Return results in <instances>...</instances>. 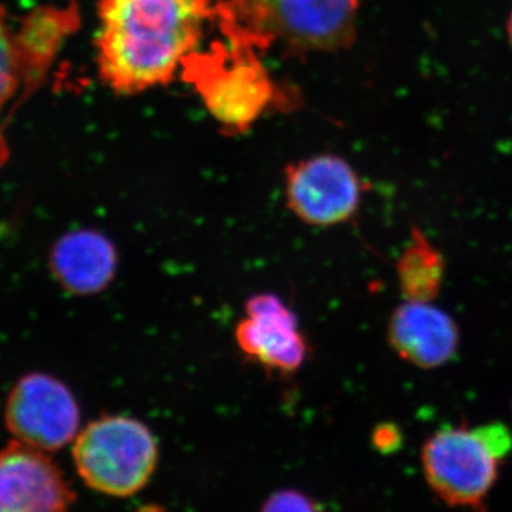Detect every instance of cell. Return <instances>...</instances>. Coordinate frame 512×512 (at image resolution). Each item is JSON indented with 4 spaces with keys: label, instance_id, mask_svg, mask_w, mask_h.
I'll return each mask as SVG.
<instances>
[{
    "label": "cell",
    "instance_id": "obj_9",
    "mask_svg": "<svg viewBox=\"0 0 512 512\" xmlns=\"http://www.w3.org/2000/svg\"><path fill=\"white\" fill-rule=\"evenodd\" d=\"M235 340L248 360L278 375L298 372L308 359V342L298 318L274 293L248 299Z\"/></svg>",
    "mask_w": 512,
    "mask_h": 512
},
{
    "label": "cell",
    "instance_id": "obj_13",
    "mask_svg": "<svg viewBox=\"0 0 512 512\" xmlns=\"http://www.w3.org/2000/svg\"><path fill=\"white\" fill-rule=\"evenodd\" d=\"M397 278L406 301L433 302L440 293L444 258L419 229H413L412 239L397 261Z\"/></svg>",
    "mask_w": 512,
    "mask_h": 512
},
{
    "label": "cell",
    "instance_id": "obj_14",
    "mask_svg": "<svg viewBox=\"0 0 512 512\" xmlns=\"http://www.w3.org/2000/svg\"><path fill=\"white\" fill-rule=\"evenodd\" d=\"M259 512H323L311 495L295 488H282L269 495Z\"/></svg>",
    "mask_w": 512,
    "mask_h": 512
},
{
    "label": "cell",
    "instance_id": "obj_12",
    "mask_svg": "<svg viewBox=\"0 0 512 512\" xmlns=\"http://www.w3.org/2000/svg\"><path fill=\"white\" fill-rule=\"evenodd\" d=\"M117 265L113 242L92 229L64 235L50 254L57 281L74 295H94L106 289L116 276Z\"/></svg>",
    "mask_w": 512,
    "mask_h": 512
},
{
    "label": "cell",
    "instance_id": "obj_3",
    "mask_svg": "<svg viewBox=\"0 0 512 512\" xmlns=\"http://www.w3.org/2000/svg\"><path fill=\"white\" fill-rule=\"evenodd\" d=\"M180 74L228 136L247 133L268 111L291 110L301 103L298 93L274 80L262 53L224 37L195 50Z\"/></svg>",
    "mask_w": 512,
    "mask_h": 512
},
{
    "label": "cell",
    "instance_id": "obj_8",
    "mask_svg": "<svg viewBox=\"0 0 512 512\" xmlns=\"http://www.w3.org/2000/svg\"><path fill=\"white\" fill-rule=\"evenodd\" d=\"M13 440L37 450L56 451L80 433V407L66 384L47 375L23 377L6 404Z\"/></svg>",
    "mask_w": 512,
    "mask_h": 512
},
{
    "label": "cell",
    "instance_id": "obj_11",
    "mask_svg": "<svg viewBox=\"0 0 512 512\" xmlns=\"http://www.w3.org/2000/svg\"><path fill=\"white\" fill-rule=\"evenodd\" d=\"M387 338L397 355L421 369L446 365L460 342L454 320L431 302L407 301L399 306L390 319Z\"/></svg>",
    "mask_w": 512,
    "mask_h": 512
},
{
    "label": "cell",
    "instance_id": "obj_4",
    "mask_svg": "<svg viewBox=\"0 0 512 512\" xmlns=\"http://www.w3.org/2000/svg\"><path fill=\"white\" fill-rule=\"evenodd\" d=\"M511 451L512 434L503 423L443 427L424 443L421 464L441 501L478 511Z\"/></svg>",
    "mask_w": 512,
    "mask_h": 512
},
{
    "label": "cell",
    "instance_id": "obj_1",
    "mask_svg": "<svg viewBox=\"0 0 512 512\" xmlns=\"http://www.w3.org/2000/svg\"><path fill=\"white\" fill-rule=\"evenodd\" d=\"M217 0H97L94 39L101 82L136 96L173 82L214 23Z\"/></svg>",
    "mask_w": 512,
    "mask_h": 512
},
{
    "label": "cell",
    "instance_id": "obj_5",
    "mask_svg": "<svg viewBox=\"0 0 512 512\" xmlns=\"http://www.w3.org/2000/svg\"><path fill=\"white\" fill-rule=\"evenodd\" d=\"M79 25L76 0L64 8L33 10L18 25L0 5V168L9 158L5 126L10 113L45 80L64 40Z\"/></svg>",
    "mask_w": 512,
    "mask_h": 512
},
{
    "label": "cell",
    "instance_id": "obj_7",
    "mask_svg": "<svg viewBox=\"0 0 512 512\" xmlns=\"http://www.w3.org/2000/svg\"><path fill=\"white\" fill-rule=\"evenodd\" d=\"M363 188L355 168L333 154L305 158L285 170L286 205L312 227L349 221L359 210Z\"/></svg>",
    "mask_w": 512,
    "mask_h": 512
},
{
    "label": "cell",
    "instance_id": "obj_10",
    "mask_svg": "<svg viewBox=\"0 0 512 512\" xmlns=\"http://www.w3.org/2000/svg\"><path fill=\"white\" fill-rule=\"evenodd\" d=\"M76 494L59 466L18 440L0 450V512H70Z\"/></svg>",
    "mask_w": 512,
    "mask_h": 512
},
{
    "label": "cell",
    "instance_id": "obj_2",
    "mask_svg": "<svg viewBox=\"0 0 512 512\" xmlns=\"http://www.w3.org/2000/svg\"><path fill=\"white\" fill-rule=\"evenodd\" d=\"M360 0H217L214 23L224 39L259 53H333L353 45Z\"/></svg>",
    "mask_w": 512,
    "mask_h": 512
},
{
    "label": "cell",
    "instance_id": "obj_15",
    "mask_svg": "<svg viewBox=\"0 0 512 512\" xmlns=\"http://www.w3.org/2000/svg\"><path fill=\"white\" fill-rule=\"evenodd\" d=\"M507 30H508V39H510V43L512 46V12L510 15V19H508Z\"/></svg>",
    "mask_w": 512,
    "mask_h": 512
},
{
    "label": "cell",
    "instance_id": "obj_6",
    "mask_svg": "<svg viewBox=\"0 0 512 512\" xmlns=\"http://www.w3.org/2000/svg\"><path fill=\"white\" fill-rule=\"evenodd\" d=\"M158 443L143 421L101 416L77 434L73 460L87 487L114 498L133 497L150 483L158 466Z\"/></svg>",
    "mask_w": 512,
    "mask_h": 512
}]
</instances>
